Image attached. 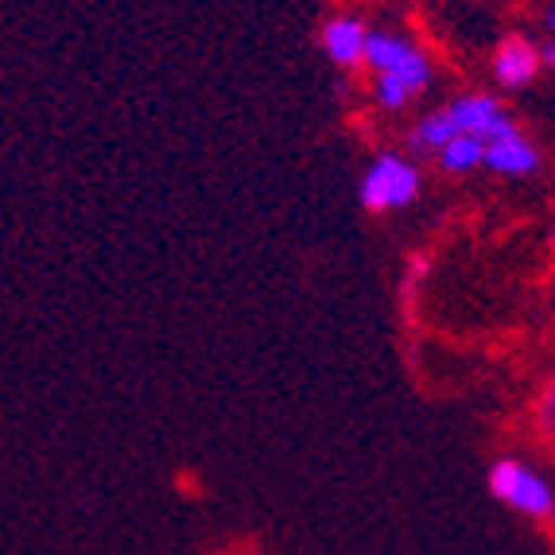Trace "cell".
<instances>
[{
	"mask_svg": "<svg viewBox=\"0 0 555 555\" xmlns=\"http://www.w3.org/2000/svg\"><path fill=\"white\" fill-rule=\"evenodd\" d=\"M361 75L370 78V98L380 113H404L431 90L436 63L416 39L400 36L392 28H370Z\"/></svg>",
	"mask_w": 555,
	"mask_h": 555,
	"instance_id": "cell-1",
	"label": "cell"
},
{
	"mask_svg": "<svg viewBox=\"0 0 555 555\" xmlns=\"http://www.w3.org/2000/svg\"><path fill=\"white\" fill-rule=\"evenodd\" d=\"M424 191V171L408 152L385 149L365 164L358 179V203L370 218H389L416 203Z\"/></svg>",
	"mask_w": 555,
	"mask_h": 555,
	"instance_id": "cell-2",
	"label": "cell"
},
{
	"mask_svg": "<svg viewBox=\"0 0 555 555\" xmlns=\"http://www.w3.org/2000/svg\"><path fill=\"white\" fill-rule=\"evenodd\" d=\"M486 490L498 505H505L525 520L547 525L555 517V486L547 481L544 470H537L528 459H517V454H498L486 466Z\"/></svg>",
	"mask_w": 555,
	"mask_h": 555,
	"instance_id": "cell-3",
	"label": "cell"
},
{
	"mask_svg": "<svg viewBox=\"0 0 555 555\" xmlns=\"http://www.w3.org/2000/svg\"><path fill=\"white\" fill-rule=\"evenodd\" d=\"M370 20L358 12H331L319 24V47L326 63L343 75H361L365 70V43H370Z\"/></svg>",
	"mask_w": 555,
	"mask_h": 555,
	"instance_id": "cell-4",
	"label": "cell"
},
{
	"mask_svg": "<svg viewBox=\"0 0 555 555\" xmlns=\"http://www.w3.org/2000/svg\"><path fill=\"white\" fill-rule=\"evenodd\" d=\"M439 109L447 113L451 120L454 137L463 132V137H478L481 144L490 137H498L501 129H509L513 125V113L505 109L498 93H486V90H470V93H459L451 102H443Z\"/></svg>",
	"mask_w": 555,
	"mask_h": 555,
	"instance_id": "cell-5",
	"label": "cell"
},
{
	"mask_svg": "<svg viewBox=\"0 0 555 555\" xmlns=\"http://www.w3.org/2000/svg\"><path fill=\"white\" fill-rule=\"evenodd\" d=\"M490 75L501 90H525V86H532L540 75H544L540 43L537 39L520 36V31L498 39V47H493V55H490Z\"/></svg>",
	"mask_w": 555,
	"mask_h": 555,
	"instance_id": "cell-6",
	"label": "cell"
},
{
	"mask_svg": "<svg viewBox=\"0 0 555 555\" xmlns=\"http://www.w3.org/2000/svg\"><path fill=\"white\" fill-rule=\"evenodd\" d=\"M481 171H493L501 179H528L540 171V149L537 140L528 137L513 120L509 129H501L498 137L486 140V159H481Z\"/></svg>",
	"mask_w": 555,
	"mask_h": 555,
	"instance_id": "cell-7",
	"label": "cell"
},
{
	"mask_svg": "<svg viewBox=\"0 0 555 555\" xmlns=\"http://www.w3.org/2000/svg\"><path fill=\"white\" fill-rule=\"evenodd\" d=\"M436 167L443 171V176H451V179H466V176H474V171H481V159H486V144H481L478 137H451L443 144V149L436 152Z\"/></svg>",
	"mask_w": 555,
	"mask_h": 555,
	"instance_id": "cell-8",
	"label": "cell"
},
{
	"mask_svg": "<svg viewBox=\"0 0 555 555\" xmlns=\"http://www.w3.org/2000/svg\"><path fill=\"white\" fill-rule=\"evenodd\" d=\"M528 424H532L537 443L555 454V370L547 373L544 385L532 397V404H528Z\"/></svg>",
	"mask_w": 555,
	"mask_h": 555,
	"instance_id": "cell-9",
	"label": "cell"
},
{
	"mask_svg": "<svg viewBox=\"0 0 555 555\" xmlns=\"http://www.w3.org/2000/svg\"><path fill=\"white\" fill-rule=\"evenodd\" d=\"M540 55H544V70H552L555 75V36L547 39V43H540Z\"/></svg>",
	"mask_w": 555,
	"mask_h": 555,
	"instance_id": "cell-10",
	"label": "cell"
},
{
	"mask_svg": "<svg viewBox=\"0 0 555 555\" xmlns=\"http://www.w3.org/2000/svg\"><path fill=\"white\" fill-rule=\"evenodd\" d=\"M544 31H552V36H555V4L544 12Z\"/></svg>",
	"mask_w": 555,
	"mask_h": 555,
	"instance_id": "cell-11",
	"label": "cell"
},
{
	"mask_svg": "<svg viewBox=\"0 0 555 555\" xmlns=\"http://www.w3.org/2000/svg\"><path fill=\"white\" fill-rule=\"evenodd\" d=\"M552 249H555V230H552Z\"/></svg>",
	"mask_w": 555,
	"mask_h": 555,
	"instance_id": "cell-12",
	"label": "cell"
}]
</instances>
